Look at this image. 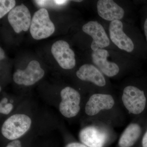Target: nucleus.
Instances as JSON below:
<instances>
[{
  "mask_svg": "<svg viewBox=\"0 0 147 147\" xmlns=\"http://www.w3.org/2000/svg\"><path fill=\"white\" fill-rule=\"evenodd\" d=\"M5 147H22V145L20 141L15 140L10 142Z\"/></svg>",
  "mask_w": 147,
  "mask_h": 147,
  "instance_id": "nucleus-18",
  "label": "nucleus"
},
{
  "mask_svg": "<svg viewBox=\"0 0 147 147\" xmlns=\"http://www.w3.org/2000/svg\"><path fill=\"white\" fill-rule=\"evenodd\" d=\"M76 75L82 81L91 82L98 87H104L106 85L103 74L93 65H83L76 71Z\"/></svg>",
  "mask_w": 147,
  "mask_h": 147,
  "instance_id": "nucleus-14",
  "label": "nucleus"
},
{
  "mask_svg": "<svg viewBox=\"0 0 147 147\" xmlns=\"http://www.w3.org/2000/svg\"><path fill=\"white\" fill-rule=\"evenodd\" d=\"M8 20L15 32H26L30 27L31 17L28 9L23 4L13 8L8 13Z\"/></svg>",
  "mask_w": 147,
  "mask_h": 147,
  "instance_id": "nucleus-9",
  "label": "nucleus"
},
{
  "mask_svg": "<svg viewBox=\"0 0 147 147\" xmlns=\"http://www.w3.org/2000/svg\"><path fill=\"white\" fill-rule=\"evenodd\" d=\"M147 99L144 92L135 86H127L123 91L120 103L129 115H141L146 108Z\"/></svg>",
  "mask_w": 147,
  "mask_h": 147,
  "instance_id": "nucleus-3",
  "label": "nucleus"
},
{
  "mask_svg": "<svg viewBox=\"0 0 147 147\" xmlns=\"http://www.w3.org/2000/svg\"><path fill=\"white\" fill-rule=\"evenodd\" d=\"M141 125L136 121L129 124L121 134L118 141L119 147H131L138 141L142 135Z\"/></svg>",
  "mask_w": 147,
  "mask_h": 147,
  "instance_id": "nucleus-15",
  "label": "nucleus"
},
{
  "mask_svg": "<svg viewBox=\"0 0 147 147\" xmlns=\"http://www.w3.org/2000/svg\"><path fill=\"white\" fill-rule=\"evenodd\" d=\"M45 75L43 70L38 61L33 60L30 62L24 70L17 69L13 74V81L16 84L30 86L38 82Z\"/></svg>",
  "mask_w": 147,
  "mask_h": 147,
  "instance_id": "nucleus-7",
  "label": "nucleus"
},
{
  "mask_svg": "<svg viewBox=\"0 0 147 147\" xmlns=\"http://www.w3.org/2000/svg\"><path fill=\"white\" fill-rule=\"evenodd\" d=\"M31 125V119L29 116L25 114H14L3 123L2 134L9 140H17L28 131Z\"/></svg>",
  "mask_w": 147,
  "mask_h": 147,
  "instance_id": "nucleus-4",
  "label": "nucleus"
},
{
  "mask_svg": "<svg viewBox=\"0 0 147 147\" xmlns=\"http://www.w3.org/2000/svg\"><path fill=\"white\" fill-rule=\"evenodd\" d=\"M144 32L145 36H146V40L147 42V18H146V20H145L144 24Z\"/></svg>",
  "mask_w": 147,
  "mask_h": 147,
  "instance_id": "nucleus-22",
  "label": "nucleus"
},
{
  "mask_svg": "<svg viewBox=\"0 0 147 147\" xmlns=\"http://www.w3.org/2000/svg\"><path fill=\"white\" fill-rule=\"evenodd\" d=\"M36 3H37L38 5L40 6H43L45 5V3L47 2V1H35Z\"/></svg>",
  "mask_w": 147,
  "mask_h": 147,
  "instance_id": "nucleus-24",
  "label": "nucleus"
},
{
  "mask_svg": "<svg viewBox=\"0 0 147 147\" xmlns=\"http://www.w3.org/2000/svg\"><path fill=\"white\" fill-rule=\"evenodd\" d=\"M74 2H81L82 1H73Z\"/></svg>",
  "mask_w": 147,
  "mask_h": 147,
  "instance_id": "nucleus-25",
  "label": "nucleus"
},
{
  "mask_svg": "<svg viewBox=\"0 0 147 147\" xmlns=\"http://www.w3.org/2000/svg\"><path fill=\"white\" fill-rule=\"evenodd\" d=\"M7 99L5 98H3L1 101V109L0 112L1 114H9L13 108V105L10 103H7Z\"/></svg>",
  "mask_w": 147,
  "mask_h": 147,
  "instance_id": "nucleus-17",
  "label": "nucleus"
},
{
  "mask_svg": "<svg viewBox=\"0 0 147 147\" xmlns=\"http://www.w3.org/2000/svg\"><path fill=\"white\" fill-rule=\"evenodd\" d=\"M51 53L61 67L65 69H70L76 65L75 54L67 42L58 40L51 47Z\"/></svg>",
  "mask_w": 147,
  "mask_h": 147,
  "instance_id": "nucleus-8",
  "label": "nucleus"
},
{
  "mask_svg": "<svg viewBox=\"0 0 147 147\" xmlns=\"http://www.w3.org/2000/svg\"><path fill=\"white\" fill-rule=\"evenodd\" d=\"M16 5L14 0H1L0 1V18H1L9 12H10Z\"/></svg>",
  "mask_w": 147,
  "mask_h": 147,
  "instance_id": "nucleus-16",
  "label": "nucleus"
},
{
  "mask_svg": "<svg viewBox=\"0 0 147 147\" xmlns=\"http://www.w3.org/2000/svg\"><path fill=\"white\" fill-rule=\"evenodd\" d=\"M55 3H56L57 5H61L64 4L65 3L68 2L67 1H63V0H57V1H53Z\"/></svg>",
  "mask_w": 147,
  "mask_h": 147,
  "instance_id": "nucleus-21",
  "label": "nucleus"
},
{
  "mask_svg": "<svg viewBox=\"0 0 147 147\" xmlns=\"http://www.w3.org/2000/svg\"><path fill=\"white\" fill-rule=\"evenodd\" d=\"M65 147H88L78 142H72L66 145Z\"/></svg>",
  "mask_w": 147,
  "mask_h": 147,
  "instance_id": "nucleus-19",
  "label": "nucleus"
},
{
  "mask_svg": "<svg viewBox=\"0 0 147 147\" xmlns=\"http://www.w3.org/2000/svg\"><path fill=\"white\" fill-rule=\"evenodd\" d=\"M142 147H147V129L142 137Z\"/></svg>",
  "mask_w": 147,
  "mask_h": 147,
  "instance_id": "nucleus-20",
  "label": "nucleus"
},
{
  "mask_svg": "<svg viewBox=\"0 0 147 147\" xmlns=\"http://www.w3.org/2000/svg\"><path fill=\"white\" fill-rule=\"evenodd\" d=\"M98 13L106 21H120L124 16L123 8L112 0H99L97 3Z\"/></svg>",
  "mask_w": 147,
  "mask_h": 147,
  "instance_id": "nucleus-13",
  "label": "nucleus"
},
{
  "mask_svg": "<svg viewBox=\"0 0 147 147\" xmlns=\"http://www.w3.org/2000/svg\"><path fill=\"white\" fill-rule=\"evenodd\" d=\"M55 31V25L50 20L46 9H40L34 13L30 27V33L34 39L47 38L53 34Z\"/></svg>",
  "mask_w": 147,
  "mask_h": 147,
  "instance_id": "nucleus-5",
  "label": "nucleus"
},
{
  "mask_svg": "<svg viewBox=\"0 0 147 147\" xmlns=\"http://www.w3.org/2000/svg\"><path fill=\"white\" fill-rule=\"evenodd\" d=\"M108 56V50L99 48L93 52L92 59L94 63L103 74L108 77H114L118 74L119 67L117 64L108 61L107 58Z\"/></svg>",
  "mask_w": 147,
  "mask_h": 147,
  "instance_id": "nucleus-12",
  "label": "nucleus"
},
{
  "mask_svg": "<svg viewBox=\"0 0 147 147\" xmlns=\"http://www.w3.org/2000/svg\"><path fill=\"white\" fill-rule=\"evenodd\" d=\"M61 102L59 105L60 112L67 118L76 117L81 110V96L78 91L70 87H66L60 93Z\"/></svg>",
  "mask_w": 147,
  "mask_h": 147,
  "instance_id": "nucleus-6",
  "label": "nucleus"
},
{
  "mask_svg": "<svg viewBox=\"0 0 147 147\" xmlns=\"http://www.w3.org/2000/svg\"><path fill=\"white\" fill-rule=\"evenodd\" d=\"M109 34L111 41L121 50L131 53L134 44L131 38L123 30V24L121 21H112L109 26Z\"/></svg>",
  "mask_w": 147,
  "mask_h": 147,
  "instance_id": "nucleus-11",
  "label": "nucleus"
},
{
  "mask_svg": "<svg viewBox=\"0 0 147 147\" xmlns=\"http://www.w3.org/2000/svg\"><path fill=\"white\" fill-rule=\"evenodd\" d=\"M5 57V53L4 50H3L1 47L0 48V59L1 60L3 59Z\"/></svg>",
  "mask_w": 147,
  "mask_h": 147,
  "instance_id": "nucleus-23",
  "label": "nucleus"
},
{
  "mask_svg": "<svg viewBox=\"0 0 147 147\" xmlns=\"http://www.w3.org/2000/svg\"><path fill=\"white\" fill-rule=\"evenodd\" d=\"M111 125L98 120L80 130L79 140L88 147H104L114 134Z\"/></svg>",
  "mask_w": 147,
  "mask_h": 147,
  "instance_id": "nucleus-2",
  "label": "nucleus"
},
{
  "mask_svg": "<svg viewBox=\"0 0 147 147\" xmlns=\"http://www.w3.org/2000/svg\"><path fill=\"white\" fill-rule=\"evenodd\" d=\"M120 103L112 95L95 93L92 95L85 106V112L89 117L113 126L121 113Z\"/></svg>",
  "mask_w": 147,
  "mask_h": 147,
  "instance_id": "nucleus-1",
  "label": "nucleus"
},
{
  "mask_svg": "<svg viewBox=\"0 0 147 147\" xmlns=\"http://www.w3.org/2000/svg\"><path fill=\"white\" fill-rule=\"evenodd\" d=\"M83 31L92 37L91 48L93 51L103 49L110 45V41L104 28L96 21H90L82 27Z\"/></svg>",
  "mask_w": 147,
  "mask_h": 147,
  "instance_id": "nucleus-10",
  "label": "nucleus"
}]
</instances>
